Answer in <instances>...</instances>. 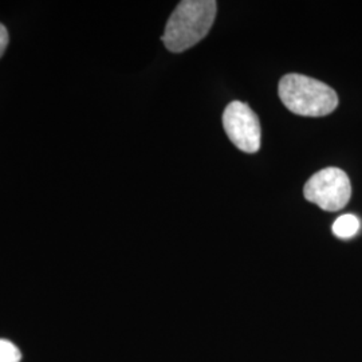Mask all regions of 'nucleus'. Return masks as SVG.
Masks as SVG:
<instances>
[{
  "instance_id": "obj_1",
  "label": "nucleus",
  "mask_w": 362,
  "mask_h": 362,
  "mask_svg": "<svg viewBox=\"0 0 362 362\" xmlns=\"http://www.w3.org/2000/svg\"><path fill=\"white\" fill-rule=\"evenodd\" d=\"M218 4L214 0H184L169 16L163 42L169 52H182L204 38L214 25Z\"/></svg>"
},
{
  "instance_id": "obj_2",
  "label": "nucleus",
  "mask_w": 362,
  "mask_h": 362,
  "mask_svg": "<svg viewBox=\"0 0 362 362\" xmlns=\"http://www.w3.org/2000/svg\"><path fill=\"white\" fill-rule=\"evenodd\" d=\"M279 98L298 116L324 117L338 106L334 89L324 82L302 74H287L279 81Z\"/></svg>"
},
{
  "instance_id": "obj_3",
  "label": "nucleus",
  "mask_w": 362,
  "mask_h": 362,
  "mask_svg": "<svg viewBox=\"0 0 362 362\" xmlns=\"http://www.w3.org/2000/svg\"><path fill=\"white\" fill-rule=\"evenodd\" d=\"M303 194L308 202L329 212H336L349 203L351 184L342 169H322L305 184Z\"/></svg>"
},
{
  "instance_id": "obj_4",
  "label": "nucleus",
  "mask_w": 362,
  "mask_h": 362,
  "mask_svg": "<svg viewBox=\"0 0 362 362\" xmlns=\"http://www.w3.org/2000/svg\"><path fill=\"white\" fill-rule=\"evenodd\" d=\"M223 127L231 143L246 153L260 148V124L257 113L245 103L233 101L223 113Z\"/></svg>"
},
{
  "instance_id": "obj_5",
  "label": "nucleus",
  "mask_w": 362,
  "mask_h": 362,
  "mask_svg": "<svg viewBox=\"0 0 362 362\" xmlns=\"http://www.w3.org/2000/svg\"><path fill=\"white\" fill-rule=\"evenodd\" d=\"M360 230V220L354 215L339 216L333 224V233L339 239H350Z\"/></svg>"
},
{
  "instance_id": "obj_6",
  "label": "nucleus",
  "mask_w": 362,
  "mask_h": 362,
  "mask_svg": "<svg viewBox=\"0 0 362 362\" xmlns=\"http://www.w3.org/2000/svg\"><path fill=\"white\" fill-rule=\"evenodd\" d=\"M22 353L7 339H0V362H21Z\"/></svg>"
},
{
  "instance_id": "obj_7",
  "label": "nucleus",
  "mask_w": 362,
  "mask_h": 362,
  "mask_svg": "<svg viewBox=\"0 0 362 362\" xmlns=\"http://www.w3.org/2000/svg\"><path fill=\"white\" fill-rule=\"evenodd\" d=\"M8 40H10V38H8L7 28L0 23V58L6 52L7 46H8Z\"/></svg>"
}]
</instances>
